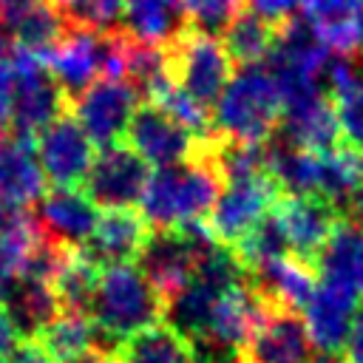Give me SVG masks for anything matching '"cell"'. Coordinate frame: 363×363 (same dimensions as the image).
<instances>
[{
    "label": "cell",
    "instance_id": "obj_34",
    "mask_svg": "<svg viewBox=\"0 0 363 363\" xmlns=\"http://www.w3.org/2000/svg\"><path fill=\"white\" fill-rule=\"evenodd\" d=\"M312 0H250V11L261 14L272 26H281L292 17H298L301 9H306Z\"/></svg>",
    "mask_w": 363,
    "mask_h": 363
},
{
    "label": "cell",
    "instance_id": "obj_13",
    "mask_svg": "<svg viewBox=\"0 0 363 363\" xmlns=\"http://www.w3.org/2000/svg\"><path fill=\"white\" fill-rule=\"evenodd\" d=\"M40 60L57 79V85L65 91V96L74 99L91 82L105 77V31L68 26L62 40L48 48Z\"/></svg>",
    "mask_w": 363,
    "mask_h": 363
},
{
    "label": "cell",
    "instance_id": "obj_18",
    "mask_svg": "<svg viewBox=\"0 0 363 363\" xmlns=\"http://www.w3.org/2000/svg\"><path fill=\"white\" fill-rule=\"evenodd\" d=\"M247 284L258 292V298L272 309L286 312H303L318 289V272L309 261L286 252L281 258L267 261L264 267L244 275Z\"/></svg>",
    "mask_w": 363,
    "mask_h": 363
},
{
    "label": "cell",
    "instance_id": "obj_36",
    "mask_svg": "<svg viewBox=\"0 0 363 363\" xmlns=\"http://www.w3.org/2000/svg\"><path fill=\"white\" fill-rule=\"evenodd\" d=\"M26 340V335L20 332V326L14 323V318L9 315V309H0V363Z\"/></svg>",
    "mask_w": 363,
    "mask_h": 363
},
{
    "label": "cell",
    "instance_id": "obj_8",
    "mask_svg": "<svg viewBox=\"0 0 363 363\" xmlns=\"http://www.w3.org/2000/svg\"><path fill=\"white\" fill-rule=\"evenodd\" d=\"M68 108L74 111V119L82 125L91 142L105 147L125 139L133 111L139 108V91L128 79L99 77L82 94L68 99Z\"/></svg>",
    "mask_w": 363,
    "mask_h": 363
},
{
    "label": "cell",
    "instance_id": "obj_30",
    "mask_svg": "<svg viewBox=\"0 0 363 363\" xmlns=\"http://www.w3.org/2000/svg\"><path fill=\"white\" fill-rule=\"evenodd\" d=\"M99 281V264L85 250H68L51 286L65 312H88Z\"/></svg>",
    "mask_w": 363,
    "mask_h": 363
},
{
    "label": "cell",
    "instance_id": "obj_37",
    "mask_svg": "<svg viewBox=\"0 0 363 363\" xmlns=\"http://www.w3.org/2000/svg\"><path fill=\"white\" fill-rule=\"evenodd\" d=\"M340 352H343V363H363V306L357 309Z\"/></svg>",
    "mask_w": 363,
    "mask_h": 363
},
{
    "label": "cell",
    "instance_id": "obj_41",
    "mask_svg": "<svg viewBox=\"0 0 363 363\" xmlns=\"http://www.w3.org/2000/svg\"><path fill=\"white\" fill-rule=\"evenodd\" d=\"M79 363H113V360H111V354H102V352L96 349V352H91L88 357H82Z\"/></svg>",
    "mask_w": 363,
    "mask_h": 363
},
{
    "label": "cell",
    "instance_id": "obj_27",
    "mask_svg": "<svg viewBox=\"0 0 363 363\" xmlns=\"http://www.w3.org/2000/svg\"><path fill=\"white\" fill-rule=\"evenodd\" d=\"M96 326L88 312H60L37 340L48 352L54 363H79L91 352H96Z\"/></svg>",
    "mask_w": 363,
    "mask_h": 363
},
{
    "label": "cell",
    "instance_id": "obj_32",
    "mask_svg": "<svg viewBox=\"0 0 363 363\" xmlns=\"http://www.w3.org/2000/svg\"><path fill=\"white\" fill-rule=\"evenodd\" d=\"M40 241L43 233L34 216L0 204V264H6L14 275H20V269L26 267V261L31 258Z\"/></svg>",
    "mask_w": 363,
    "mask_h": 363
},
{
    "label": "cell",
    "instance_id": "obj_28",
    "mask_svg": "<svg viewBox=\"0 0 363 363\" xmlns=\"http://www.w3.org/2000/svg\"><path fill=\"white\" fill-rule=\"evenodd\" d=\"M6 309L26 337H37L62 312L54 286L45 281H34V278H17Z\"/></svg>",
    "mask_w": 363,
    "mask_h": 363
},
{
    "label": "cell",
    "instance_id": "obj_9",
    "mask_svg": "<svg viewBox=\"0 0 363 363\" xmlns=\"http://www.w3.org/2000/svg\"><path fill=\"white\" fill-rule=\"evenodd\" d=\"M150 179V164L122 139L113 145H105L94 162L91 170L85 176V193L94 204L105 207V210H116V207H133Z\"/></svg>",
    "mask_w": 363,
    "mask_h": 363
},
{
    "label": "cell",
    "instance_id": "obj_16",
    "mask_svg": "<svg viewBox=\"0 0 363 363\" xmlns=\"http://www.w3.org/2000/svg\"><path fill=\"white\" fill-rule=\"evenodd\" d=\"M281 130L289 145H298L303 150L323 153L337 145L340 130L335 119L332 99L323 85L303 88L284 96V113H281Z\"/></svg>",
    "mask_w": 363,
    "mask_h": 363
},
{
    "label": "cell",
    "instance_id": "obj_42",
    "mask_svg": "<svg viewBox=\"0 0 363 363\" xmlns=\"http://www.w3.org/2000/svg\"><path fill=\"white\" fill-rule=\"evenodd\" d=\"M312 363H343V360H337L335 354H320V357H315Z\"/></svg>",
    "mask_w": 363,
    "mask_h": 363
},
{
    "label": "cell",
    "instance_id": "obj_40",
    "mask_svg": "<svg viewBox=\"0 0 363 363\" xmlns=\"http://www.w3.org/2000/svg\"><path fill=\"white\" fill-rule=\"evenodd\" d=\"M14 284H17V275H14L6 264H0V309H6V303H9V298H11Z\"/></svg>",
    "mask_w": 363,
    "mask_h": 363
},
{
    "label": "cell",
    "instance_id": "obj_21",
    "mask_svg": "<svg viewBox=\"0 0 363 363\" xmlns=\"http://www.w3.org/2000/svg\"><path fill=\"white\" fill-rule=\"evenodd\" d=\"M312 37L335 57L363 54V0H312L306 9Z\"/></svg>",
    "mask_w": 363,
    "mask_h": 363
},
{
    "label": "cell",
    "instance_id": "obj_6",
    "mask_svg": "<svg viewBox=\"0 0 363 363\" xmlns=\"http://www.w3.org/2000/svg\"><path fill=\"white\" fill-rule=\"evenodd\" d=\"M284 196L278 182L269 176V170L244 173L224 179V187L207 213V224L216 235V241L227 250H233Z\"/></svg>",
    "mask_w": 363,
    "mask_h": 363
},
{
    "label": "cell",
    "instance_id": "obj_20",
    "mask_svg": "<svg viewBox=\"0 0 363 363\" xmlns=\"http://www.w3.org/2000/svg\"><path fill=\"white\" fill-rule=\"evenodd\" d=\"M150 224L145 216L133 207H116V210H102L94 233L85 244V252L102 267L113 264H133L139 252L145 250L150 238Z\"/></svg>",
    "mask_w": 363,
    "mask_h": 363
},
{
    "label": "cell",
    "instance_id": "obj_19",
    "mask_svg": "<svg viewBox=\"0 0 363 363\" xmlns=\"http://www.w3.org/2000/svg\"><path fill=\"white\" fill-rule=\"evenodd\" d=\"M320 284L349 295L363 306V224L340 218L329 241L312 261Z\"/></svg>",
    "mask_w": 363,
    "mask_h": 363
},
{
    "label": "cell",
    "instance_id": "obj_43",
    "mask_svg": "<svg viewBox=\"0 0 363 363\" xmlns=\"http://www.w3.org/2000/svg\"><path fill=\"white\" fill-rule=\"evenodd\" d=\"M6 45H9V43H6V37H3V31H0V62L9 60V57H6Z\"/></svg>",
    "mask_w": 363,
    "mask_h": 363
},
{
    "label": "cell",
    "instance_id": "obj_25",
    "mask_svg": "<svg viewBox=\"0 0 363 363\" xmlns=\"http://www.w3.org/2000/svg\"><path fill=\"white\" fill-rule=\"evenodd\" d=\"M182 0H125L122 31L147 45H170L187 28Z\"/></svg>",
    "mask_w": 363,
    "mask_h": 363
},
{
    "label": "cell",
    "instance_id": "obj_22",
    "mask_svg": "<svg viewBox=\"0 0 363 363\" xmlns=\"http://www.w3.org/2000/svg\"><path fill=\"white\" fill-rule=\"evenodd\" d=\"M45 196V173L34 142L23 136H0V204L26 210Z\"/></svg>",
    "mask_w": 363,
    "mask_h": 363
},
{
    "label": "cell",
    "instance_id": "obj_24",
    "mask_svg": "<svg viewBox=\"0 0 363 363\" xmlns=\"http://www.w3.org/2000/svg\"><path fill=\"white\" fill-rule=\"evenodd\" d=\"M326 94L335 108L337 130L349 147L363 150V74L352 60L335 57L326 68Z\"/></svg>",
    "mask_w": 363,
    "mask_h": 363
},
{
    "label": "cell",
    "instance_id": "obj_3",
    "mask_svg": "<svg viewBox=\"0 0 363 363\" xmlns=\"http://www.w3.org/2000/svg\"><path fill=\"white\" fill-rule=\"evenodd\" d=\"M284 96L267 68L247 65L230 77L227 88L216 99V130L224 139L267 145L281 128Z\"/></svg>",
    "mask_w": 363,
    "mask_h": 363
},
{
    "label": "cell",
    "instance_id": "obj_29",
    "mask_svg": "<svg viewBox=\"0 0 363 363\" xmlns=\"http://www.w3.org/2000/svg\"><path fill=\"white\" fill-rule=\"evenodd\" d=\"M275 34H278V26H272L261 14L244 9L227 23L221 43H224L230 60L241 62L247 68V65H258L264 57H269V51L275 45Z\"/></svg>",
    "mask_w": 363,
    "mask_h": 363
},
{
    "label": "cell",
    "instance_id": "obj_5",
    "mask_svg": "<svg viewBox=\"0 0 363 363\" xmlns=\"http://www.w3.org/2000/svg\"><path fill=\"white\" fill-rule=\"evenodd\" d=\"M164 54L173 85L204 108L216 105L233 77V60L224 43L213 31L187 26L170 45H164Z\"/></svg>",
    "mask_w": 363,
    "mask_h": 363
},
{
    "label": "cell",
    "instance_id": "obj_12",
    "mask_svg": "<svg viewBox=\"0 0 363 363\" xmlns=\"http://www.w3.org/2000/svg\"><path fill=\"white\" fill-rule=\"evenodd\" d=\"M34 150L54 187H79L94 162V142L71 113L57 116L34 139Z\"/></svg>",
    "mask_w": 363,
    "mask_h": 363
},
{
    "label": "cell",
    "instance_id": "obj_17",
    "mask_svg": "<svg viewBox=\"0 0 363 363\" xmlns=\"http://www.w3.org/2000/svg\"><path fill=\"white\" fill-rule=\"evenodd\" d=\"M37 224L40 233L62 247L82 250L94 233L99 218L96 204L79 187H54L37 201Z\"/></svg>",
    "mask_w": 363,
    "mask_h": 363
},
{
    "label": "cell",
    "instance_id": "obj_4",
    "mask_svg": "<svg viewBox=\"0 0 363 363\" xmlns=\"http://www.w3.org/2000/svg\"><path fill=\"white\" fill-rule=\"evenodd\" d=\"M218 247L221 244L216 241L207 218H201L170 230H153L136 261L167 306L193 281L204 258Z\"/></svg>",
    "mask_w": 363,
    "mask_h": 363
},
{
    "label": "cell",
    "instance_id": "obj_39",
    "mask_svg": "<svg viewBox=\"0 0 363 363\" xmlns=\"http://www.w3.org/2000/svg\"><path fill=\"white\" fill-rule=\"evenodd\" d=\"M40 0H0V26L11 28L26 11H31Z\"/></svg>",
    "mask_w": 363,
    "mask_h": 363
},
{
    "label": "cell",
    "instance_id": "obj_11",
    "mask_svg": "<svg viewBox=\"0 0 363 363\" xmlns=\"http://www.w3.org/2000/svg\"><path fill=\"white\" fill-rule=\"evenodd\" d=\"M125 139L150 167L159 170V167H173V164L193 159L204 136H193L184 125L167 116L159 105L145 102L133 111Z\"/></svg>",
    "mask_w": 363,
    "mask_h": 363
},
{
    "label": "cell",
    "instance_id": "obj_38",
    "mask_svg": "<svg viewBox=\"0 0 363 363\" xmlns=\"http://www.w3.org/2000/svg\"><path fill=\"white\" fill-rule=\"evenodd\" d=\"M3 363H54L37 337H26Z\"/></svg>",
    "mask_w": 363,
    "mask_h": 363
},
{
    "label": "cell",
    "instance_id": "obj_1",
    "mask_svg": "<svg viewBox=\"0 0 363 363\" xmlns=\"http://www.w3.org/2000/svg\"><path fill=\"white\" fill-rule=\"evenodd\" d=\"M221 187L224 176L213 159L210 133L201 139V147L193 159L150 173L147 187L139 199V213L145 216L150 230H170L190 221H201L213 210Z\"/></svg>",
    "mask_w": 363,
    "mask_h": 363
},
{
    "label": "cell",
    "instance_id": "obj_31",
    "mask_svg": "<svg viewBox=\"0 0 363 363\" xmlns=\"http://www.w3.org/2000/svg\"><path fill=\"white\" fill-rule=\"evenodd\" d=\"M65 31H68V20L51 0H40L11 26L14 48L28 51L34 57H43L48 48H54Z\"/></svg>",
    "mask_w": 363,
    "mask_h": 363
},
{
    "label": "cell",
    "instance_id": "obj_2",
    "mask_svg": "<svg viewBox=\"0 0 363 363\" xmlns=\"http://www.w3.org/2000/svg\"><path fill=\"white\" fill-rule=\"evenodd\" d=\"M167 306L136 264H113L99 269L91 301V320L113 346L162 323Z\"/></svg>",
    "mask_w": 363,
    "mask_h": 363
},
{
    "label": "cell",
    "instance_id": "obj_14",
    "mask_svg": "<svg viewBox=\"0 0 363 363\" xmlns=\"http://www.w3.org/2000/svg\"><path fill=\"white\" fill-rule=\"evenodd\" d=\"M272 213L281 224L289 252L309 264L315 261V255L323 250L332 230L343 218L337 207L320 196H289V193H284L275 201Z\"/></svg>",
    "mask_w": 363,
    "mask_h": 363
},
{
    "label": "cell",
    "instance_id": "obj_23",
    "mask_svg": "<svg viewBox=\"0 0 363 363\" xmlns=\"http://www.w3.org/2000/svg\"><path fill=\"white\" fill-rule=\"evenodd\" d=\"M357 309H360L357 301L318 281V289L303 309V323L312 346L320 349L323 354H337L346 343Z\"/></svg>",
    "mask_w": 363,
    "mask_h": 363
},
{
    "label": "cell",
    "instance_id": "obj_33",
    "mask_svg": "<svg viewBox=\"0 0 363 363\" xmlns=\"http://www.w3.org/2000/svg\"><path fill=\"white\" fill-rule=\"evenodd\" d=\"M182 6L190 26L213 34L218 28H227V23L238 11H244V0H182Z\"/></svg>",
    "mask_w": 363,
    "mask_h": 363
},
{
    "label": "cell",
    "instance_id": "obj_10",
    "mask_svg": "<svg viewBox=\"0 0 363 363\" xmlns=\"http://www.w3.org/2000/svg\"><path fill=\"white\" fill-rule=\"evenodd\" d=\"M269 306L258 298V292L244 281L233 284L216 303L213 318L207 323L204 337L196 343V352L204 349L210 352L216 360H238V352L244 349V343L250 340L252 329L258 326V320L264 318Z\"/></svg>",
    "mask_w": 363,
    "mask_h": 363
},
{
    "label": "cell",
    "instance_id": "obj_35",
    "mask_svg": "<svg viewBox=\"0 0 363 363\" xmlns=\"http://www.w3.org/2000/svg\"><path fill=\"white\" fill-rule=\"evenodd\" d=\"M11 105H14V71L11 62H0V136L9 133L11 128Z\"/></svg>",
    "mask_w": 363,
    "mask_h": 363
},
{
    "label": "cell",
    "instance_id": "obj_15",
    "mask_svg": "<svg viewBox=\"0 0 363 363\" xmlns=\"http://www.w3.org/2000/svg\"><path fill=\"white\" fill-rule=\"evenodd\" d=\"M312 349L301 315L269 306L235 363H312Z\"/></svg>",
    "mask_w": 363,
    "mask_h": 363
},
{
    "label": "cell",
    "instance_id": "obj_26",
    "mask_svg": "<svg viewBox=\"0 0 363 363\" xmlns=\"http://www.w3.org/2000/svg\"><path fill=\"white\" fill-rule=\"evenodd\" d=\"M113 363H199V352L193 340H187L176 326L156 323L122 343L111 352Z\"/></svg>",
    "mask_w": 363,
    "mask_h": 363
},
{
    "label": "cell",
    "instance_id": "obj_7",
    "mask_svg": "<svg viewBox=\"0 0 363 363\" xmlns=\"http://www.w3.org/2000/svg\"><path fill=\"white\" fill-rule=\"evenodd\" d=\"M14 71V105H11V130L34 142L57 116L68 111V96L48 74L40 57L14 48L11 54Z\"/></svg>",
    "mask_w": 363,
    "mask_h": 363
}]
</instances>
